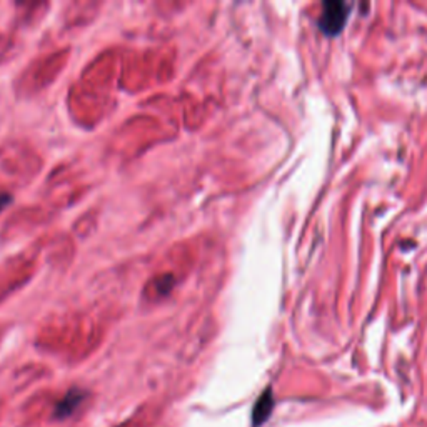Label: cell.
Here are the masks:
<instances>
[{"mask_svg": "<svg viewBox=\"0 0 427 427\" xmlns=\"http://www.w3.org/2000/svg\"><path fill=\"white\" fill-rule=\"evenodd\" d=\"M350 6L346 2H324L322 3V14L319 19V29L326 35H337L344 29L347 19H349Z\"/></svg>", "mask_w": 427, "mask_h": 427, "instance_id": "obj_1", "label": "cell"}, {"mask_svg": "<svg viewBox=\"0 0 427 427\" xmlns=\"http://www.w3.org/2000/svg\"><path fill=\"white\" fill-rule=\"evenodd\" d=\"M274 409V396H272V390L266 389L264 393L261 394V397L255 401L254 409H252V424L255 427L262 426L267 419L270 417V414H272Z\"/></svg>", "mask_w": 427, "mask_h": 427, "instance_id": "obj_2", "label": "cell"}, {"mask_svg": "<svg viewBox=\"0 0 427 427\" xmlns=\"http://www.w3.org/2000/svg\"><path fill=\"white\" fill-rule=\"evenodd\" d=\"M82 401H83L82 390H79V389L69 390V393L63 396L62 401L55 406V417L63 419V417L70 416V414L75 410V407L81 404Z\"/></svg>", "mask_w": 427, "mask_h": 427, "instance_id": "obj_3", "label": "cell"}]
</instances>
